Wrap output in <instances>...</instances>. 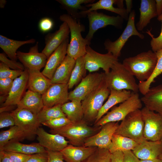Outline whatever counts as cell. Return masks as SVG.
<instances>
[{"mask_svg": "<svg viewBox=\"0 0 162 162\" xmlns=\"http://www.w3.org/2000/svg\"><path fill=\"white\" fill-rule=\"evenodd\" d=\"M111 154L108 149L97 148L92 154L82 162H110Z\"/></svg>", "mask_w": 162, "mask_h": 162, "instance_id": "39", "label": "cell"}, {"mask_svg": "<svg viewBox=\"0 0 162 162\" xmlns=\"http://www.w3.org/2000/svg\"><path fill=\"white\" fill-rule=\"evenodd\" d=\"M69 38L65 40L47 58L42 73L51 80L67 54Z\"/></svg>", "mask_w": 162, "mask_h": 162, "instance_id": "20", "label": "cell"}, {"mask_svg": "<svg viewBox=\"0 0 162 162\" xmlns=\"http://www.w3.org/2000/svg\"><path fill=\"white\" fill-rule=\"evenodd\" d=\"M140 99L145 106L162 115V84L150 88Z\"/></svg>", "mask_w": 162, "mask_h": 162, "instance_id": "23", "label": "cell"}, {"mask_svg": "<svg viewBox=\"0 0 162 162\" xmlns=\"http://www.w3.org/2000/svg\"><path fill=\"white\" fill-rule=\"evenodd\" d=\"M34 39L20 41L14 40L0 35V47L5 53L12 60L16 61L17 50L21 46L27 44H34L35 42Z\"/></svg>", "mask_w": 162, "mask_h": 162, "instance_id": "32", "label": "cell"}, {"mask_svg": "<svg viewBox=\"0 0 162 162\" xmlns=\"http://www.w3.org/2000/svg\"><path fill=\"white\" fill-rule=\"evenodd\" d=\"M47 152L31 154L26 162H47Z\"/></svg>", "mask_w": 162, "mask_h": 162, "instance_id": "49", "label": "cell"}, {"mask_svg": "<svg viewBox=\"0 0 162 162\" xmlns=\"http://www.w3.org/2000/svg\"><path fill=\"white\" fill-rule=\"evenodd\" d=\"M118 122L107 123L102 126L97 134L87 138L84 146L96 147L98 148L109 149L112 139L118 126Z\"/></svg>", "mask_w": 162, "mask_h": 162, "instance_id": "13", "label": "cell"}, {"mask_svg": "<svg viewBox=\"0 0 162 162\" xmlns=\"http://www.w3.org/2000/svg\"><path fill=\"white\" fill-rule=\"evenodd\" d=\"M27 87L28 90L43 94L52 84L51 80L40 70L28 69Z\"/></svg>", "mask_w": 162, "mask_h": 162, "instance_id": "26", "label": "cell"}, {"mask_svg": "<svg viewBox=\"0 0 162 162\" xmlns=\"http://www.w3.org/2000/svg\"><path fill=\"white\" fill-rule=\"evenodd\" d=\"M53 25V21L50 18L45 17L40 20L39 23V27L42 32H46L52 29Z\"/></svg>", "mask_w": 162, "mask_h": 162, "instance_id": "47", "label": "cell"}, {"mask_svg": "<svg viewBox=\"0 0 162 162\" xmlns=\"http://www.w3.org/2000/svg\"><path fill=\"white\" fill-rule=\"evenodd\" d=\"M140 162H162V161L158 158L151 160H140Z\"/></svg>", "mask_w": 162, "mask_h": 162, "instance_id": "55", "label": "cell"}, {"mask_svg": "<svg viewBox=\"0 0 162 162\" xmlns=\"http://www.w3.org/2000/svg\"><path fill=\"white\" fill-rule=\"evenodd\" d=\"M110 92V90L103 79L98 87L81 101L84 120L87 122L95 121L99 110Z\"/></svg>", "mask_w": 162, "mask_h": 162, "instance_id": "5", "label": "cell"}, {"mask_svg": "<svg viewBox=\"0 0 162 162\" xmlns=\"http://www.w3.org/2000/svg\"><path fill=\"white\" fill-rule=\"evenodd\" d=\"M157 59L156 52L149 50L125 58L122 64L139 82H143L147 80L152 74Z\"/></svg>", "mask_w": 162, "mask_h": 162, "instance_id": "1", "label": "cell"}, {"mask_svg": "<svg viewBox=\"0 0 162 162\" xmlns=\"http://www.w3.org/2000/svg\"><path fill=\"white\" fill-rule=\"evenodd\" d=\"M60 4L62 8L65 10L68 14L77 20L85 17L81 12L87 10L88 9L83 4H86L94 3L95 0H56Z\"/></svg>", "mask_w": 162, "mask_h": 162, "instance_id": "31", "label": "cell"}, {"mask_svg": "<svg viewBox=\"0 0 162 162\" xmlns=\"http://www.w3.org/2000/svg\"><path fill=\"white\" fill-rule=\"evenodd\" d=\"M46 150L48 156L47 162H64L63 154L61 152Z\"/></svg>", "mask_w": 162, "mask_h": 162, "instance_id": "48", "label": "cell"}, {"mask_svg": "<svg viewBox=\"0 0 162 162\" xmlns=\"http://www.w3.org/2000/svg\"><path fill=\"white\" fill-rule=\"evenodd\" d=\"M158 20L162 22L161 31L159 35L155 38L150 32L148 31L147 33L151 36L152 39L150 41V45L152 51L156 52L162 49V13L161 15L158 16Z\"/></svg>", "mask_w": 162, "mask_h": 162, "instance_id": "42", "label": "cell"}, {"mask_svg": "<svg viewBox=\"0 0 162 162\" xmlns=\"http://www.w3.org/2000/svg\"><path fill=\"white\" fill-rule=\"evenodd\" d=\"M104 73H90L84 77L77 86L69 93L71 100L82 101L102 82Z\"/></svg>", "mask_w": 162, "mask_h": 162, "instance_id": "12", "label": "cell"}, {"mask_svg": "<svg viewBox=\"0 0 162 162\" xmlns=\"http://www.w3.org/2000/svg\"><path fill=\"white\" fill-rule=\"evenodd\" d=\"M15 125V120L10 113L3 112L0 114V128L9 127H12Z\"/></svg>", "mask_w": 162, "mask_h": 162, "instance_id": "44", "label": "cell"}, {"mask_svg": "<svg viewBox=\"0 0 162 162\" xmlns=\"http://www.w3.org/2000/svg\"><path fill=\"white\" fill-rule=\"evenodd\" d=\"M140 160H148L158 158L162 154L161 141L145 140L139 143L132 151Z\"/></svg>", "mask_w": 162, "mask_h": 162, "instance_id": "21", "label": "cell"}, {"mask_svg": "<svg viewBox=\"0 0 162 162\" xmlns=\"http://www.w3.org/2000/svg\"><path fill=\"white\" fill-rule=\"evenodd\" d=\"M4 152L5 154L14 162H26L31 155L16 152Z\"/></svg>", "mask_w": 162, "mask_h": 162, "instance_id": "46", "label": "cell"}, {"mask_svg": "<svg viewBox=\"0 0 162 162\" xmlns=\"http://www.w3.org/2000/svg\"><path fill=\"white\" fill-rule=\"evenodd\" d=\"M0 60L1 62L13 70L23 71L26 69L21 63L9 59L3 53H0Z\"/></svg>", "mask_w": 162, "mask_h": 162, "instance_id": "43", "label": "cell"}, {"mask_svg": "<svg viewBox=\"0 0 162 162\" xmlns=\"http://www.w3.org/2000/svg\"><path fill=\"white\" fill-rule=\"evenodd\" d=\"M38 43L31 47L28 52H17V57L26 68L40 70L44 68L46 62L47 57L45 54L39 52Z\"/></svg>", "mask_w": 162, "mask_h": 162, "instance_id": "16", "label": "cell"}, {"mask_svg": "<svg viewBox=\"0 0 162 162\" xmlns=\"http://www.w3.org/2000/svg\"><path fill=\"white\" fill-rule=\"evenodd\" d=\"M0 162H14L4 153V151L0 150Z\"/></svg>", "mask_w": 162, "mask_h": 162, "instance_id": "53", "label": "cell"}, {"mask_svg": "<svg viewBox=\"0 0 162 162\" xmlns=\"http://www.w3.org/2000/svg\"><path fill=\"white\" fill-rule=\"evenodd\" d=\"M158 158L162 161V154H160L158 157Z\"/></svg>", "mask_w": 162, "mask_h": 162, "instance_id": "57", "label": "cell"}, {"mask_svg": "<svg viewBox=\"0 0 162 162\" xmlns=\"http://www.w3.org/2000/svg\"><path fill=\"white\" fill-rule=\"evenodd\" d=\"M161 141L162 142V139H161Z\"/></svg>", "mask_w": 162, "mask_h": 162, "instance_id": "58", "label": "cell"}, {"mask_svg": "<svg viewBox=\"0 0 162 162\" xmlns=\"http://www.w3.org/2000/svg\"><path fill=\"white\" fill-rule=\"evenodd\" d=\"M138 143L131 139L115 133L108 150L111 154L117 151H132Z\"/></svg>", "mask_w": 162, "mask_h": 162, "instance_id": "34", "label": "cell"}, {"mask_svg": "<svg viewBox=\"0 0 162 162\" xmlns=\"http://www.w3.org/2000/svg\"><path fill=\"white\" fill-rule=\"evenodd\" d=\"M144 122L143 136L147 140H160L162 139V115L145 106L141 110Z\"/></svg>", "mask_w": 162, "mask_h": 162, "instance_id": "11", "label": "cell"}, {"mask_svg": "<svg viewBox=\"0 0 162 162\" xmlns=\"http://www.w3.org/2000/svg\"><path fill=\"white\" fill-rule=\"evenodd\" d=\"M104 79L110 90H126L135 93L139 91L134 76L118 62L113 65L108 73H104Z\"/></svg>", "mask_w": 162, "mask_h": 162, "instance_id": "3", "label": "cell"}, {"mask_svg": "<svg viewBox=\"0 0 162 162\" xmlns=\"http://www.w3.org/2000/svg\"><path fill=\"white\" fill-rule=\"evenodd\" d=\"M144 125L141 110H137L129 114L122 121L115 133L139 143L146 140L143 136Z\"/></svg>", "mask_w": 162, "mask_h": 162, "instance_id": "7", "label": "cell"}, {"mask_svg": "<svg viewBox=\"0 0 162 162\" xmlns=\"http://www.w3.org/2000/svg\"><path fill=\"white\" fill-rule=\"evenodd\" d=\"M68 84L52 83L42 95L44 107H50L62 105L69 100Z\"/></svg>", "mask_w": 162, "mask_h": 162, "instance_id": "15", "label": "cell"}, {"mask_svg": "<svg viewBox=\"0 0 162 162\" xmlns=\"http://www.w3.org/2000/svg\"><path fill=\"white\" fill-rule=\"evenodd\" d=\"M0 150L18 152L27 155L46 152V149L38 142L25 144L17 140L10 141L0 148Z\"/></svg>", "mask_w": 162, "mask_h": 162, "instance_id": "24", "label": "cell"}, {"mask_svg": "<svg viewBox=\"0 0 162 162\" xmlns=\"http://www.w3.org/2000/svg\"><path fill=\"white\" fill-rule=\"evenodd\" d=\"M135 11L132 10L129 14L127 26L120 37L114 41L107 39L104 42L105 49L117 58L120 56L122 49L131 36H137L142 39L144 38V35L139 33L136 28L135 25Z\"/></svg>", "mask_w": 162, "mask_h": 162, "instance_id": "9", "label": "cell"}, {"mask_svg": "<svg viewBox=\"0 0 162 162\" xmlns=\"http://www.w3.org/2000/svg\"><path fill=\"white\" fill-rule=\"evenodd\" d=\"M63 113L72 123L83 119L84 113L81 101L72 100L62 105Z\"/></svg>", "mask_w": 162, "mask_h": 162, "instance_id": "35", "label": "cell"}, {"mask_svg": "<svg viewBox=\"0 0 162 162\" xmlns=\"http://www.w3.org/2000/svg\"><path fill=\"white\" fill-rule=\"evenodd\" d=\"M62 105H58L50 107L44 106L38 114L37 117L40 123L55 118L66 117L62 109Z\"/></svg>", "mask_w": 162, "mask_h": 162, "instance_id": "38", "label": "cell"}, {"mask_svg": "<svg viewBox=\"0 0 162 162\" xmlns=\"http://www.w3.org/2000/svg\"><path fill=\"white\" fill-rule=\"evenodd\" d=\"M157 56V62L155 69L150 77L147 80L139 82V91L145 95L150 88L151 84L155 79L162 73V49L155 52Z\"/></svg>", "mask_w": 162, "mask_h": 162, "instance_id": "36", "label": "cell"}, {"mask_svg": "<svg viewBox=\"0 0 162 162\" xmlns=\"http://www.w3.org/2000/svg\"><path fill=\"white\" fill-rule=\"evenodd\" d=\"M131 93L130 91L126 90H111L108 99L99 110L94 123L106 114L110 109L117 104L121 103L128 99L131 96Z\"/></svg>", "mask_w": 162, "mask_h": 162, "instance_id": "28", "label": "cell"}, {"mask_svg": "<svg viewBox=\"0 0 162 162\" xmlns=\"http://www.w3.org/2000/svg\"><path fill=\"white\" fill-rule=\"evenodd\" d=\"M34 136L15 125L8 130L0 133V148L12 140L21 141L25 139H32Z\"/></svg>", "mask_w": 162, "mask_h": 162, "instance_id": "33", "label": "cell"}, {"mask_svg": "<svg viewBox=\"0 0 162 162\" xmlns=\"http://www.w3.org/2000/svg\"><path fill=\"white\" fill-rule=\"evenodd\" d=\"M83 57L86 68L90 72L96 71L101 68L105 74L108 73L113 65L118 62V58L112 53H98L89 45L86 46V53Z\"/></svg>", "mask_w": 162, "mask_h": 162, "instance_id": "8", "label": "cell"}, {"mask_svg": "<svg viewBox=\"0 0 162 162\" xmlns=\"http://www.w3.org/2000/svg\"><path fill=\"white\" fill-rule=\"evenodd\" d=\"M158 16L162 13V0H155Z\"/></svg>", "mask_w": 162, "mask_h": 162, "instance_id": "52", "label": "cell"}, {"mask_svg": "<svg viewBox=\"0 0 162 162\" xmlns=\"http://www.w3.org/2000/svg\"><path fill=\"white\" fill-rule=\"evenodd\" d=\"M71 123L66 117H61L51 119L41 124L51 130L58 129Z\"/></svg>", "mask_w": 162, "mask_h": 162, "instance_id": "41", "label": "cell"}, {"mask_svg": "<svg viewBox=\"0 0 162 162\" xmlns=\"http://www.w3.org/2000/svg\"><path fill=\"white\" fill-rule=\"evenodd\" d=\"M28 70L23 71L21 75L14 80L10 90L1 107L17 105L24 95L27 86Z\"/></svg>", "mask_w": 162, "mask_h": 162, "instance_id": "19", "label": "cell"}, {"mask_svg": "<svg viewBox=\"0 0 162 162\" xmlns=\"http://www.w3.org/2000/svg\"><path fill=\"white\" fill-rule=\"evenodd\" d=\"M59 19L66 22L70 29V39L68 44L67 55L75 59L83 57L86 53L87 46L91 44V41L82 36L81 33L85 30V26L81 24L80 20H77L68 14L61 15Z\"/></svg>", "mask_w": 162, "mask_h": 162, "instance_id": "2", "label": "cell"}, {"mask_svg": "<svg viewBox=\"0 0 162 162\" xmlns=\"http://www.w3.org/2000/svg\"><path fill=\"white\" fill-rule=\"evenodd\" d=\"M126 5V8L129 14L131 11L132 1V0H125Z\"/></svg>", "mask_w": 162, "mask_h": 162, "instance_id": "54", "label": "cell"}, {"mask_svg": "<svg viewBox=\"0 0 162 162\" xmlns=\"http://www.w3.org/2000/svg\"><path fill=\"white\" fill-rule=\"evenodd\" d=\"M89 29L85 38L91 41L94 33L100 28L111 25L118 28L122 27L124 19L119 15L111 16L103 13L94 11L87 13Z\"/></svg>", "mask_w": 162, "mask_h": 162, "instance_id": "10", "label": "cell"}, {"mask_svg": "<svg viewBox=\"0 0 162 162\" xmlns=\"http://www.w3.org/2000/svg\"><path fill=\"white\" fill-rule=\"evenodd\" d=\"M70 33L67 23L63 22L58 30L53 33H49L45 36V45L41 52L48 58L65 40L69 38Z\"/></svg>", "mask_w": 162, "mask_h": 162, "instance_id": "18", "label": "cell"}, {"mask_svg": "<svg viewBox=\"0 0 162 162\" xmlns=\"http://www.w3.org/2000/svg\"><path fill=\"white\" fill-rule=\"evenodd\" d=\"M86 70L83 57H80L76 59L75 66L68 84L69 89L73 88L85 76Z\"/></svg>", "mask_w": 162, "mask_h": 162, "instance_id": "37", "label": "cell"}, {"mask_svg": "<svg viewBox=\"0 0 162 162\" xmlns=\"http://www.w3.org/2000/svg\"><path fill=\"white\" fill-rule=\"evenodd\" d=\"M97 148L69 144L61 152L66 162H82L92 154Z\"/></svg>", "mask_w": 162, "mask_h": 162, "instance_id": "22", "label": "cell"}, {"mask_svg": "<svg viewBox=\"0 0 162 162\" xmlns=\"http://www.w3.org/2000/svg\"><path fill=\"white\" fill-rule=\"evenodd\" d=\"M118 0H100L95 3L89 4L86 5L89 8L87 10L82 12V14L85 17L87 13L99 9H104L116 13L122 17L124 19L128 20L129 14L126 8H116L113 4L117 5Z\"/></svg>", "mask_w": 162, "mask_h": 162, "instance_id": "25", "label": "cell"}, {"mask_svg": "<svg viewBox=\"0 0 162 162\" xmlns=\"http://www.w3.org/2000/svg\"><path fill=\"white\" fill-rule=\"evenodd\" d=\"M14 118L15 125L25 132L33 136L41 124L37 115L30 111L23 109L16 108L10 112Z\"/></svg>", "mask_w": 162, "mask_h": 162, "instance_id": "14", "label": "cell"}, {"mask_svg": "<svg viewBox=\"0 0 162 162\" xmlns=\"http://www.w3.org/2000/svg\"><path fill=\"white\" fill-rule=\"evenodd\" d=\"M110 162H124L123 152L117 151L111 153Z\"/></svg>", "mask_w": 162, "mask_h": 162, "instance_id": "51", "label": "cell"}, {"mask_svg": "<svg viewBox=\"0 0 162 162\" xmlns=\"http://www.w3.org/2000/svg\"><path fill=\"white\" fill-rule=\"evenodd\" d=\"M124 153V162H140L139 159L132 151H126Z\"/></svg>", "mask_w": 162, "mask_h": 162, "instance_id": "50", "label": "cell"}, {"mask_svg": "<svg viewBox=\"0 0 162 162\" xmlns=\"http://www.w3.org/2000/svg\"><path fill=\"white\" fill-rule=\"evenodd\" d=\"M6 1L5 0H1L0 1V7L1 8H4L6 3Z\"/></svg>", "mask_w": 162, "mask_h": 162, "instance_id": "56", "label": "cell"}, {"mask_svg": "<svg viewBox=\"0 0 162 162\" xmlns=\"http://www.w3.org/2000/svg\"><path fill=\"white\" fill-rule=\"evenodd\" d=\"M139 21L136 24L137 30L141 31L149 24L151 20L158 16L154 0H141Z\"/></svg>", "mask_w": 162, "mask_h": 162, "instance_id": "29", "label": "cell"}, {"mask_svg": "<svg viewBox=\"0 0 162 162\" xmlns=\"http://www.w3.org/2000/svg\"><path fill=\"white\" fill-rule=\"evenodd\" d=\"M75 62V59L66 55L51 80V83L68 84Z\"/></svg>", "mask_w": 162, "mask_h": 162, "instance_id": "30", "label": "cell"}, {"mask_svg": "<svg viewBox=\"0 0 162 162\" xmlns=\"http://www.w3.org/2000/svg\"><path fill=\"white\" fill-rule=\"evenodd\" d=\"M14 79L11 78L0 79V94L7 97L12 86Z\"/></svg>", "mask_w": 162, "mask_h": 162, "instance_id": "45", "label": "cell"}, {"mask_svg": "<svg viewBox=\"0 0 162 162\" xmlns=\"http://www.w3.org/2000/svg\"><path fill=\"white\" fill-rule=\"evenodd\" d=\"M100 127H91L83 119L74 123H71L60 128L50 130L51 134H59L68 140L69 143L73 146H83L85 140L88 137L98 133Z\"/></svg>", "mask_w": 162, "mask_h": 162, "instance_id": "4", "label": "cell"}, {"mask_svg": "<svg viewBox=\"0 0 162 162\" xmlns=\"http://www.w3.org/2000/svg\"><path fill=\"white\" fill-rule=\"evenodd\" d=\"M36 135L38 143L47 150L61 152L68 145L69 142L64 136L57 134H50L39 127Z\"/></svg>", "mask_w": 162, "mask_h": 162, "instance_id": "17", "label": "cell"}, {"mask_svg": "<svg viewBox=\"0 0 162 162\" xmlns=\"http://www.w3.org/2000/svg\"><path fill=\"white\" fill-rule=\"evenodd\" d=\"M42 95L28 90L17 105V108L28 110L37 115L44 107Z\"/></svg>", "mask_w": 162, "mask_h": 162, "instance_id": "27", "label": "cell"}, {"mask_svg": "<svg viewBox=\"0 0 162 162\" xmlns=\"http://www.w3.org/2000/svg\"><path fill=\"white\" fill-rule=\"evenodd\" d=\"M142 106V102L138 93L132 92L131 96L128 99L118 106L113 107L111 111L94 123V126L100 127L108 122L122 121L129 114L140 110Z\"/></svg>", "mask_w": 162, "mask_h": 162, "instance_id": "6", "label": "cell"}, {"mask_svg": "<svg viewBox=\"0 0 162 162\" xmlns=\"http://www.w3.org/2000/svg\"><path fill=\"white\" fill-rule=\"evenodd\" d=\"M23 71L12 69L3 63L1 62L0 79L11 78L14 80L20 76Z\"/></svg>", "mask_w": 162, "mask_h": 162, "instance_id": "40", "label": "cell"}]
</instances>
